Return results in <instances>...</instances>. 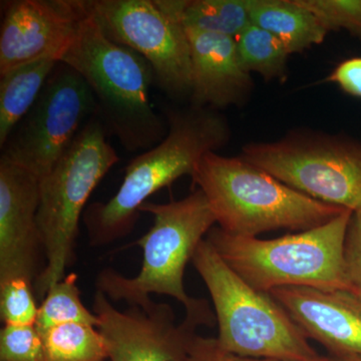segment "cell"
I'll use <instances>...</instances> for the list:
<instances>
[{
    "instance_id": "cell-1",
    "label": "cell",
    "mask_w": 361,
    "mask_h": 361,
    "mask_svg": "<svg viewBox=\"0 0 361 361\" xmlns=\"http://www.w3.org/2000/svg\"><path fill=\"white\" fill-rule=\"evenodd\" d=\"M167 120L165 139L128 164L110 200L87 205L82 222L90 245H109L129 235L149 197L183 176H192L202 157L217 152L231 137L227 120L213 109L192 104L169 110Z\"/></svg>"
},
{
    "instance_id": "cell-2",
    "label": "cell",
    "mask_w": 361,
    "mask_h": 361,
    "mask_svg": "<svg viewBox=\"0 0 361 361\" xmlns=\"http://www.w3.org/2000/svg\"><path fill=\"white\" fill-rule=\"evenodd\" d=\"M82 6L75 39L59 63L73 68L89 85L109 135L130 153L148 151L168 134V123L149 99L153 68L130 47L109 39L84 0Z\"/></svg>"
},
{
    "instance_id": "cell-3",
    "label": "cell",
    "mask_w": 361,
    "mask_h": 361,
    "mask_svg": "<svg viewBox=\"0 0 361 361\" xmlns=\"http://www.w3.org/2000/svg\"><path fill=\"white\" fill-rule=\"evenodd\" d=\"M191 177L205 195L218 227L233 236L255 238L279 229L306 231L348 210L292 189L241 156L207 153Z\"/></svg>"
},
{
    "instance_id": "cell-4",
    "label": "cell",
    "mask_w": 361,
    "mask_h": 361,
    "mask_svg": "<svg viewBox=\"0 0 361 361\" xmlns=\"http://www.w3.org/2000/svg\"><path fill=\"white\" fill-rule=\"evenodd\" d=\"M140 212L151 214L154 224L137 241L142 250L139 274L126 277L111 268L102 270L97 277V290L111 302L125 301L130 306L146 305L153 300L152 294H158L183 304L186 314L213 312L206 299L188 295L184 286L188 263L217 224L205 195L196 189L182 200L147 202Z\"/></svg>"
},
{
    "instance_id": "cell-5",
    "label": "cell",
    "mask_w": 361,
    "mask_h": 361,
    "mask_svg": "<svg viewBox=\"0 0 361 361\" xmlns=\"http://www.w3.org/2000/svg\"><path fill=\"white\" fill-rule=\"evenodd\" d=\"M353 211L325 224L275 239L246 238L213 227L206 236L246 283L269 292L282 287H311L353 292L344 261V243Z\"/></svg>"
},
{
    "instance_id": "cell-6",
    "label": "cell",
    "mask_w": 361,
    "mask_h": 361,
    "mask_svg": "<svg viewBox=\"0 0 361 361\" xmlns=\"http://www.w3.org/2000/svg\"><path fill=\"white\" fill-rule=\"evenodd\" d=\"M192 263L212 298L221 348L246 357L283 361L322 356L283 306L270 293L246 283L206 238Z\"/></svg>"
},
{
    "instance_id": "cell-7",
    "label": "cell",
    "mask_w": 361,
    "mask_h": 361,
    "mask_svg": "<svg viewBox=\"0 0 361 361\" xmlns=\"http://www.w3.org/2000/svg\"><path fill=\"white\" fill-rule=\"evenodd\" d=\"M108 135L97 114L92 116L51 172L39 182L37 224L45 263L33 282L37 298H44L51 287L66 276L75 261V242L87 200L120 161Z\"/></svg>"
},
{
    "instance_id": "cell-8",
    "label": "cell",
    "mask_w": 361,
    "mask_h": 361,
    "mask_svg": "<svg viewBox=\"0 0 361 361\" xmlns=\"http://www.w3.org/2000/svg\"><path fill=\"white\" fill-rule=\"evenodd\" d=\"M242 158L316 201L361 211V145L318 134L252 142Z\"/></svg>"
},
{
    "instance_id": "cell-9",
    "label": "cell",
    "mask_w": 361,
    "mask_h": 361,
    "mask_svg": "<svg viewBox=\"0 0 361 361\" xmlns=\"http://www.w3.org/2000/svg\"><path fill=\"white\" fill-rule=\"evenodd\" d=\"M97 113L96 99L82 75L59 63L32 108L2 147L1 158L40 182Z\"/></svg>"
},
{
    "instance_id": "cell-10",
    "label": "cell",
    "mask_w": 361,
    "mask_h": 361,
    "mask_svg": "<svg viewBox=\"0 0 361 361\" xmlns=\"http://www.w3.org/2000/svg\"><path fill=\"white\" fill-rule=\"evenodd\" d=\"M109 39L151 65L155 85L172 99L191 97L192 61L186 30L156 0H84Z\"/></svg>"
},
{
    "instance_id": "cell-11",
    "label": "cell",
    "mask_w": 361,
    "mask_h": 361,
    "mask_svg": "<svg viewBox=\"0 0 361 361\" xmlns=\"http://www.w3.org/2000/svg\"><path fill=\"white\" fill-rule=\"evenodd\" d=\"M92 311L106 344L108 361H187L196 330L213 327L212 314H186L176 322L169 304L152 300L146 305L116 310L103 292L97 290Z\"/></svg>"
},
{
    "instance_id": "cell-12",
    "label": "cell",
    "mask_w": 361,
    "mask_h": 361,
    "mask_svg": "<svg viewBox=\"0 0 361 361\" xmlns=\"http://www.w3.org/2000/svg\"><path fill=\"white\" fill-rule=\"evenodd\" d=\"M82 13V0L4 2L0 75L39 59L61 61L75 39Z\"/></svg>"
},
{
    "instance_id": "cell-13",
    "label": "cell",
    "mask_w": 361,
    "mask_h": 361,
    "mask_svg": "<svg viewBox=\"0 0 361 361\" xmlns=\"http://www.w3.org/2000/svg\"><path fill=\"white\" fill-rule=\"evenodd\" d=\"M39 180L0 158V281H35L44 244L37 224Z\"/></svg>"
},
{
    "instance_id": "cell-14",
    "label": "cell",
    "mask_w": 361,
    "mask_h": 361,
    "mask_svg": "<svg viewBox=\"0 0 361 361\" xmlns=\"http://www.w3.org/2000/svg\"><path fill=\"white\" fill-rule=\"evenodd\" d=\"M308 339L331 357H361V298L353 292L282 287L269 292Z\"/></svg>"
},
{
    "instance_id": "cell-15",
    "label": "cell",
    "mask_w": 361,
    "mask_h": 361,
    "mask_svg": "<svg viewBox=\"0 0 361 361\" xmlns=\"http://www.w3.org/2000/svg\"><path fill=\"white\" fill-rule=\"evenodd\" d=\"M192 61V104L225 109L241 106L253 89L251 73L240 61L236 39L226 35L185 30Z\"/></svg>"
},
{
    "instance_id": "cell-16",
    "label": "cell",
    "mask_w": 361,
    "mask_h": 361,
    "mask_svg": "<svg viewBox=\"0 0 361 361\" xmlns=\"http://www.w3.org/2000/svg\"><path fill=\"white\" fill-rule=\"evenodd\" d=\"M248 9L251 23L272 33L289 54L322 44L329 33L296 0H248Z\"/></svg>"
},
{
    "instance_id": "cell-17",
    "label": "cell",
    "mask_w": 361,
    "mask_h": 361,
    "mask_svg": "<svg viewBox=\"0 0 361 361\" xmlns=\"http://www.w3.org/2000/svg\"><path fill=\"white\" fill-rule=\"evenodd\" d=\"M59 61L44 59L0 75V147L37 102Z\"/></svg>"
},
{
    "instance_id": "cell-18",
    "label": "cell",
    "mask_w": 361,
    "mask_h": 361,
    "mask_svg": "<svg viewBox=\"0 0 361 361\" xmlns=\"http://www.w3.org/2000/svg\"><path fill=\"white\" fill-rule=\"evenodd\" d=\"M184 27L237 37L251 25L248 0H156Z\"/></svg>"
},
{
    "instance_id": "cell-19",
    "label": "cell",
    "mask_w": 361,
    "mask_h": 361,
    "mask_svg": "<svg viewBox=\"0 0 361 361\" xmlns=\"http://www.w3.org/2000/svg\"><path fill=\"white\" fill-rule=\"evenodd\" d=\"M39 334L47 361H108L103 336L92 325L66 323Z\"/></svg>"
},
{
    "instance_id": "cell-20",
    "label": "cell",
    "mask_w": 361,
    "mask_h": 361,
    "mask_svg": "<svg viewBox=\"0 0 361 361\" xmlns=\"http://www.w3.org/2000/svg\"><path fill=\"white\" fill-rule=\"evenodd\" d=\"M235 39L240 61L249 73H258L266 80H286L290 54L272 33L251 23Z\"/></svg>"
},
{
    "instance_id": "cell-21",
    "label": "cell",
    "mask_w": 361,
    "mask_h": 361,
    "mask_svg": "<svg viewBox=\"0 0 361 361\" xmlns=\"http://www.w3.org/2000/svg\"><path fill=\"white\" fill-rule=\"evenodd\" d=\"M78 276L70 273L47 292L39 305L35 327L37 330L49 329L66 323H84L97 326L94 311L85 307L80 299L78 285Z\"/></svg>"
},
{
    "instance_id": "cell-22",
    "label": "cell",
    "mask_w": 361,
    "mask_h": 361,
    "mask_svg": "<svg viewBox=\"0 0 361 361\" xmlns=\"http://www.w3.org/2000/svg\"><path fill=\"white\" fill-rule=\"evenodd\" d=\"M37 312L39 304L32 282L23 278L0 281V317L4 325H35Z\"/></svg>"
},
{
    "instance_id": "cell-23",
    "label": "cell",
    "mask_w": 361,
    "mask_h": 361,
    "mask_svg": "<svg viewBox=\"0 0 361 361\" xmlns=\"http://www.w3.org/2000/svg\"><path fill=\"white\" fill-rule=\"evenodd\" d=\"M327 32L348 30L361 39V0H296Z\"/></svg>"
},
{
    "instance_id": "cell-24",
    "label": "cell",
    "mask_w": 361,
    "mask_h": 361,
    "mask_svg": "<svg viewBox=\"0 0 361 361\" xmlns=\"http://www.w3.org/2000/svg\"><path fill=\"white\" fill-rule=\"evenodd\" d=\"M0 361H47L42 336L35 325H4L0 330Z\"/></svg>"
},
{
    "instance_id": "cell-25",
    "label": "cell",
    "mask_w": 361,
    "mask_h": 361,
    "mask_svg": "<svg viewBox=\"0 0 361 361\" xmlns=\"http://www.w3.org/2000/svg\"><path fill=\"white\" fill-rule=\"evenodd\" d=\"M344 261L353 293L361 298V211L353 212L344 243Z\"/></svg>"
},
{
    "instance_id": "cell-26",
    "label": "cell",
    "mask_w": 361,
    "mask_h": 361,
    "mask_svg": "<svg viewBox=\"0 0 361 361\" xmlns=\"http://www.w3.org/2000/svg\"><path fill=\"white\" fill-rule=\"evenodd\" d=\"M187 361H283L269 360V358L246 357L234 355L225 350L219 345L216 337H194L189 349ZM311 361H336L331 356H320L319 358Z\"/></svg>"
},
{
    "instance_id": "cell-27",
    "label": "cell",
    "mask_w": 361,
    "mask_h": 361,
    "mask_svg": "<svg viewBox=\"0 0 361 361\" xmlns=\"http://www.w3.org/2000/svg\"><path fill=\"white\" fill-rule=\"evenodd\" d=\"M327 80L338 85L346 94L361 97V58L342 61Z\"/></svg>"
},
{
    "instance_id": "cell-28",
    "label": "cell",
    "mask_w": 361,
    "mask_h": 361,
    "mask_svg": "<svg viewBox=\"0 0 361 361\" xmlns=\"http://www.w3.org/2000/svg\"><path fill=\"white\" fill-rule=\"evenodd\" d=\"M336 361H361V357L358 356H343V357H332Z\"/></svg>"
}]
</instances>
